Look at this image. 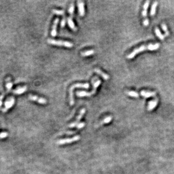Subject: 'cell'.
I'll return each instance as SVG.
<instances>
[{
  "label": "cell",
  "mask_w": 174,
  "mask_h": 174,
  "mask_svg": "<svg viewBox=\"0 0 174 174\" xmlns=\"http://www.w3.org/2000/svg\"><path fill=\"white\" fill-rule=\"evenodd\" d=\"M160 43H157L155 44L150 43L148 44L147 45H141V46L139 47H138L137 49H134V51L131 52L130 54H129L127 55V58L129 59H131L134 57H135V56L138 54L139 52H141L142 51H145V50H150V51H154V50H156L160 47Z\"/></svg>",
  "instance_id": "6da1fadb"
},
{
  "label": "cell",
  "mask_w": 174,
  "mask_h": 174,
  "mask_svg": "<svg viewBox=\"0 0 174 174\" xmlns=\"http://www.w3.org/2000/svg\"><path fill=\"white\" fill-rule=\"evenodd\" d=\"M90 85L89 83H76L72 85L70 89V105L71 106L73 105L74 103V98H73V90L74 88H84V89H89Z\"/></svg>",
  "instance_id": "7a4b0ae2"
},
{
  "label": "cell",
  "mask_w": 174,
  "mask_h": 174,
  "mask_svg": "<svg viewBox=\"0 0 174 174\" xmlns=\"http://www.w3.org/2000/svg\"><path fill=\"white\" fill-rule=\"evenodd\" d=\"M47 42L49 44L59 46H64L68 48H72L73 46V44L69 41H64L62 40H55L52 39H48Z\"/></svg>",
  "instance_id": "3957f363"
},
{
  "label": "cell",
  "mask_w": 174,
  "mask_h": 174,
  "mask_svg": "<svg viewBox=\"0 0 174 174\" xmlns=\"http://www.w3.org/2000/svg\"><path fill=\"white\" fill-rule=\"evenodd\" d=\"M15 103V99L14 97H10L8 98L5 103V108L2 109L3 113H6L7 111L11 108Z\"/></svg>",
  "instance_id": "277c9868"
},
{
  "label": "cell",
  "mask_w": 174,
  "mask_h": 174,
  "mask_svg": "<svg viewBox=\"0 0 174 174\" xmlns=\"http://www.w3.org/2000/svg\"><path fill=\"white\" fill-rule=\"evenodd\" d=\"M79 139H80L79 136L76 135L72 138H67V139H60V140H59L58 141V144L59 145H63V144H67V143H71V142L78 141Z\"/></svg>",
  "instance_id": "5b68a950"
},
{
  "label": "cell",
  "mask_w": 174,
  "mask_h": 174,
  "mask_svg": "<svg viewBox=\"0 0 174 174\" xmlns=\"http://www.w3.org/2000/svg\"><path fill=\"white\" fill-rule=\"evenodd\" d=\"M85 112H86V109L85 108L82 109L80 110V112H79L78 116H77V117L76 120H75L74 122H73V123H70V126H69V127H70V128L77 127V125L78 124V122H79V121H80L81 119H82V117L83 116V115L85 114Z\"/></svg>",
  "instance_id": "8992f818"
},
{
  "label": "cell",
  "mask_w": 174,
  "mask_h": 174,
  "mask_svg": "<svg viewBox=\"0 0 174 174\" xmlns=\"http://www.w3.org/2000/svg\"><path fill=\"white\" fill-rule=\"evenodd\" d=\"M28 98L29 100H32V101L37 102L41 104H46L47 103V100L46 99H45V98L38 97V96L32 95V94H29L28 96Z\"/></svg>",
  "instance_id": "52a82bcc"
},
{
  "label": "cell",
  "mask_w": 174,
  "mask_h": 174,
  "mask_svg": "<svg viewBox=\"0 0 174 174\" xmlns=\"http://www.w3.org/2000/svg\"><path fill=\"white\" fill-rule=\"evenodd\" d=\"M92 83H93V91H92L91 93L92 95H94V94L96 93L97 88L99 86L100 83H101V81H100L99 79H98L97 77H94V78H93V79H92Z\"/></svg>",
  "instance_id": "ba28073f"
},
{
  "label": "cell",
  "mask_w": 174,
  "mask_h": 174,
  "mask_svg": "<svg viewBox=\"0 0 174 174\" xmlns=\"http://www.w3.org/2000/svg\"><path fill=\"white\" fill-rule=\"evenodd\" d=\"M59 22V19L56 18L55 20L54 21L53 26L52 27V30L51 32V35L52 37H55L56 35H57V26Z\"/></svg>",
  "instance_id": "9c48e42d"
},
{
  "label": "cell",
  "mask_w": 174,
  "mask_h": 174,
  "mask_svg": "<svg viewBox=\"0 0 174 174\" xmlns=\"http://www.w3.org/2000/svg\"><path fill=\"white\" fill-rule=\"evenodd\" d=\"M158 98H156V99H155L154 100H151V101L149 102L148 108H147L148 110L151 111L153 110L154 109L156 108V106L157 105V104H158Z\"/></svg>",
  "instance_id": "30bf717a"
},
{
  "label": "cell",
  "mask_w": 174,
  "mask_h": 174,
  "mask_svg": "<svg viewBox=\"0 0 174 174\" xmlns=\"http://www.w3.org/2000/svg\"><path fill=\"white\" fill-rule=\"evenodd\" d=\"M85 5L83 1H78V7L79 15L81 16H83L85 14Z\"/></svg>",
  "instance_id": "8fae6325"
},
{
  "label": "cell",
  "mask_w": 174,
  "mask_h": 174,
  "mask_svg": "<svg viewBox=\"0 0 174 174\" xmlns=\"http://www.w3.org/2000/svg\"><path fill=\"white\" fill-rule=\"evenodd\" d=\"M94 71H95L97 74L100 75V76H102L103 77V78L105 79V80H108V79H109V75L107 74H106V73H104L103 71L99 70V68L94 69Z\"/></svg>",
  "instance_id": "7c38bea8"
},
{
  "label": "cell",
  "mask_w": 174,
  "mask_h": 174,
  "mask_svg": "<svg viewBox=\"0 0 174 174\" xmlns=\"http://www.w3.org/2000/svg\"><path fill=\"white\" fill-rule=\"evenodd\" d=\"M142 97H144L145 98H148L152 96H154L156 95V92H151V91H141L140 93Z\"/></svg>",
  "instance_id": "4fadbf2b"
},
{
  "label": "cell",
  "mask_w": 174,
  "mask_h": 174,
  "mask_svg": "<svg viewBox=\"0 0 174 174\" xmlns=\"http://www.w3.org/2000/svg\"><path fill=\"white\" fill-rule=\"evenodd\" d=\"M27 90V86H24L23 87H19L16 89L15 90H14L12 93L15 94H18V95H20V94H22L23 93H24L25 91Z\"/></svg>",
  "instance_id": "5bb4252c"
},
{
  "label": "cell",
  "mask_w": 174,
  "mask_h": 174,
  "mask_svg": "<svg viewBox=\"0 0 174 174\" xmlns=\"http://www.w3.org/2000/svg\"><path fill=\"white\" fill-rule=\"evenodd\" d=\"M67 20H68V23L70 28L72 29L74 32H76L77 31V28L76 27V26H75L74 22H73V21L72 20V18H71L70 16V17L67 18Z\"/></svg>",
  "instance_id": "9a60e30c"
},
{
  "label": "cell",
  "mask_w": 174,
  "mask_h": 174,
  "mask_svg": "<svg viewBox=\"0 0 174 174\" xmlns=\"http://www.w3.org/2000/svg\"><path fill=\"white\" fill-rule=\"evenodd\" d=\"M6 89H7V93H9L10 91V90H11L12 87V82L11 81V78H10V77H7V79H6Z\"/></svg>",
  "instance_id": "2e32d148"
},
{
  "label": "cell",
  "mask_w": 174,
  "mask_h": 174,
  "mask_svg": "<svg viewBox=\"0 0 174 174\" xmlns=\"http://www.w3.org/2000/svg\"><path fill=\"white\" fill-rule=\"evenodd\" d=\"M158 5V2L157 1H154L153 3L152 7H151V9H150V16H154L155 14H156V8L157 6Z\"/></svg>",
  "instance_id": "e0dca14e"
},
{
  "label": "cell",
  "mask_w": 174,
  "mask_h": 174,
  "mask_svg": "<svg viewBox=\"0 0 174 174\" xmlns=\"http://www.w3.org/2000/svg\"><path fill=\"white\" fill-rule=\"evenodd\" d=\"M76 95L78 97H85V96H91L92 95L91 93H88L86 91H77Z\"/></svg>",
  "instance_id": "ac0fdd59"
},
{
  "label": "cell",
  "mask_w": 174,
  "mask_h": 174,
  "mask_svg": "<svg viewBox=\"0 0 174 174\" xmlns=\"http://www.w3.org/2000/svg\"><path fill=\"white\" fill-rule=\"evenodd\" d=\"M112 116H108V117H106V118H105L103 120H102L101 122H100L99 124H98L96 126L98 127V126H99L100 125H104V124H106V123H109L112 120Z\"/></svg>",
  "instance_id": "d6986e66"
},
{
  "label": "cell",
  "mask_w": 174,
  "mask_h": 174,
  "mask_svg": "<svg viewBox=\"0 0 174 174\" xmlns=\"http://www.w3.org/2000/svg\"><path fill=\"white\" fill-rule=\"evenodd\" d=\"M95 52L94 50H90L84 52H82L81 53V55L82 56H83V57H85V56H88L93 55Z\"/></svg>",
  "instance_id": "ffe728a7"
},
{
  "label": "cell",
  "mask_w": 174,
  "mask_h": 174,
  "mask_svg": "<svg viewBox=\"0 0 174 174\" xmlns=\"http://www.w3.org/2000/svg\"><path fill=\"white\" fill-rule=\"evenodd\" d=\"M155 33H156L157 36L160 39H161V40H163V39H164V38L165 37V35H163L162 33H161L160 30L158 28H156V29H155Z\"/></svg>",
  "instance_id": "44dd1931"
},
{
  "label": "cell",
  "mask_w": 174,
  "mask_h": 174,
  "mask_svg": "<svg viewBox=\"0 0 174 174\" xmlns=\"http://www.w3.org/2000/svg\"><path fill=\"white\" fill-rule=\"evenodd\" d=\"M126 93L129 96H131V97L133 98H138L139 96V94H138L137 92L134 91H126Z\"/></svg>",
  "instance_id": "7402d4cb"
},
{
  "label": "cell",
  "mask_w": 174,
  "mask_h": 174,
  "mask_svg": "<svg viewBox=\"0 0 174 174\" xmlns=\"http://www.w3.org/2000/svg\"><path fill=\"white\" fill-rule=\"evenodd\" d=\"M52 11L54 14H55L56 15H62V16H63V17H66V16H65V12H64V10H59L54 9V10H52Z\"/></svg>",
  "instance_id": "603a6c76"
},
{
  "label": "cell",
  "mask_w": 174,
  "mask_h": 174,
  "mask_svg": "<svg viewBox=\"0 0 174 174\" xmlns=\"http://www.w3.org/2000/svg\"><path fill=\"white\" fill-rule=\"evenodd\" d=\"M161 27H162V29L165 33V36H167V35H169V32L168 31V29H167V27L166 25L164 23H163V24H161Z\"/></svg>",
  "instance_id": "cb8c5ba5"
},
{
  "label": "cell",
  "mask_w": 174,
  "mask_h": 174,
  "mask_svg": "<svg viewBox=\"0 0 174 174\" xmlns=\"http://www.w3.org/2000/svg\"><path fill=\"white\" fill-rule=\"evenodd\" d=\"M74 4L72 3L70 6V9H69V12L70 14V17L73 18V15L74 13Z\"/></svg>",
  "instance_id": "d4e9b609"
},
{
  "label": "cell",
  "mask_w": 174,
  "mask_h": 174,
  "mask_svg": "<svg viewBox=\"0 0 174 174\" xmlns=\"http://www.w3.org/2000/svg\"><path fill=\"white\" fill-rule=\"evenodd\" d=\"M8 136V134L6 132H3V133H0V139H4L6 138Z\"/></svg>",
  "instance_id": "484cf974"
},
{
  "label": "cell",
  "mask_w": 174,
  "mask_h": 174,
  "mask_svg": "<svg viewBox=\"0 0 174 174\" xmlns=\"http://www.w3.org/2000/svg\"><path fill=\"white\" fill-rule=\"evenodd\" d=\"M149 3H150L149 1H146L145 2V3L144 4V6H143V10H147L148 8L149 7Z\"/></svg>",
  "instance_id": "4316f807"
},
{
  "label": "cell",
  "mask_w": 174,
  "mask_h": 174,
  "mask_svg": "<svg viewBox=\"0 0 174 174\" xmlns=\"http://www.w3.org/2000/svg\"><path fill=\"white\" fill-rule=\"evenodd\" d=\"M85 123H84V122H81V123H78V125H77V128L78 129H82V128L85 126Z\"/></svg>",
  "instance_id": "83f0119b"
},
{
  "label": "cell",
  "mask_w": 174,
  "mask_h": 174,
  "mask_svg": "<svg viewBox=\"0 0 174 174\" xmlns=\"http://www.w3.org/2000/svg\"><path fill=\"white\" fill-rule=\"evenodd\" d=\"M66 17H64L63 18L62 23H61V27L62 28H64L65 27V26H66Z\"/></svg>",
  "instance_id": "f1b7e54d"
},
{
  "label": "cell",
  "mask_w": 174,
  "mask_h": 174,
  "mask_svg": "<svg viewBox=\"0 0 174 174\" xmlns=\"http://www.w3.org/2000/svg\"><path fill=\"white\" fill-rule=\"evenodd\" d=\"M5 96V94H2L1 95H0V108H1L2 105V99Z\"/></svg>",
  "instance_id": "f546056e"
},
{
  "label": "cell",
  "mask_w": 174,
  "mask_h": 174,
  "mask_svg": "<svg viewBox=\"0 0 174 174\" xmlns=\"http://www.w3.org/2000/svg\"><path fill=\"white\" fill-rule=\"evenodd\" d=\"M149 20L147 18H145V19L143 20L144 26H145V27L148 26V25H149Z\"/></svg>",
  "instance_id": "4dcf8cb0"
},
{
  "label": "cell",
  "mask_w": 174,
  "mask_h": 174,
  "mask_svg": "<svg viewBox=\"0 0 174 174\" xmlns=\"http://www.w3.org/2000/svg\"><path fill=\"white\" fill-rule=\"evenodd\" d=\"M142 15L144 18H146V16H147V10H142Z\"/></svg>",
  "instance_id": "1f68e13d"
}]
</instances>
